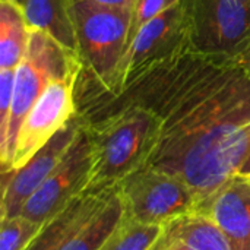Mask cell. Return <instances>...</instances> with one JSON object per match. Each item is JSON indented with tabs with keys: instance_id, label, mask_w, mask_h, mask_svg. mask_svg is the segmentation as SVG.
I'll list each match as a JSON object with an SVG mask.
<instances>
[{
	"instance_id": "cell-5",
	"label": "cell",
	"mask_w": 250,
	"mask_h": 250,
	"mask_svg": "<svg viewBox=\"0 0 250 250\" xmlns=\"http://www.w3.org/2000/svg\"><path fill=\"white\" fill-rule=\"evenodd\" d=\"M190 51L211 59H233L250 40V1L182 0Z\"/></svg>"
},
{
	"instance_id": "cell-21",
	"label": "cell",
	"mask_w": 250,
	"mask_h": 250,
	"mask_svg": "<svg viewBox=\"0 0 250 250\" xmlns=\"http://www.w3.org/2000/svg\"><path fill=\"white\" fill-rule=\"evenodd\" d=\"M230 62L250 76V40L233 59H230Z\"/></svg>"
},
{
	"instance_id": "cell-1",
	"label": "cell",
	"mask_w": 250,
	"mask_h": 250,
	"mask_svg": "<svg viewBox=\"0 0 250 250\" xmlns=\"http://www.w3.org/2000/svg\"><path fill=\"white\" fill-rule=\"evenodd\" d=\"M116 104H139L161 119L146 167L182 179L198 209L249 152L250 76L230 60L186 51L145 72L108 107Z\"/></svg>"
},
{
	"instance_id": "cell-6",
	"label": "cell",
	"mask_w": 250,
	"mask_h": 250,
	"mask_svg": "<svg viewBox=\"0 0 250 250\" xmlns=\"http://www.w3.org/2000/svg\"><path fill=\"white\" fill-rule=\"evenodd\" d=\"M125 217L142 224L164 226L198 209L193 190L179 177L152 167H144L117 188Z\"/></svg>"
},
{
	"instance_id": "cell-7",
	"label": "cell",
	"mask_w": 250,
	"mask_h": 250,
	"mask_svg": "<svg viewBox=\"0 0 250 250\" xmlns=\"http://www.w3.org/2000/svg\"><path fill=\"white\" fill-rule=\"evenodd\" d=\"M186 51H190L189 28L185 6L180 1L146 22L135 35L119 67V89L116 97L154 66Z\"/></svg>"
},
{
	"instance_id": "cell-4",
	"label": "cell",
	"mask_w": 250,
	"mask_h": 250,
	"mask_svg": "<svg viewBox=\"0 0 250 250\" xmlns=\"http://www.w3.org/2000/svg\"><path fill=\"white\" fill-rule=\"evenodd\" d=\"M79 57L69 53L53 37L40 31L31 29V38L26 54L15 73L13 101L9 120L7 141L4 151L0 154L3 171L10 168L15 144L28 111L41 97L44 89L54 79L63 78L69 73L82 70Z\"/></svg>"
},
{
	"instance_id": "cell-13",
	"label": "cell",
	"mask_w": 250,
	"mask_h": 250,
	"mask_svg": "<svg viewBox=\"0 0 250 250\" xmlns=\"http://www.w3.org/2000/svg\"><path fill=\"white\" fill-rule=\"evenodd\" d=\"M114 190V189H113ZM111 190L85 192L54 218L47 221L25 250H59L101 207Z\"/></svg>"
},
{
	"instance_id": "cell-10",
	"label": "cell",
	"mask_w": 250,
	"mask_h": 250,
	"mask_svg": "<svg viewBox=\"0 0 250 250\" xmlns=\"http://www.w3.org/2000/svg\"><path fill=\"white\" fill-rule=\"evenodd\" d=\"M83 120L78 114L60 132H57L38 152L22 167L3 171V195L0 218L21 215L29 198L44 185L54 171L64 152L76 138Z\"/></svg>"
},
{
	"instance_id": "cell-9",
	"label": "cell",
	"mask_w": 250,
	"mask_h": 250,
	"mask_svg": "<svg viewBox=\"0 0 250 250\" xmlns=\"http://www.w3.org/2000/svg\"><path fill=\"white\" fill-rule=\"evenodd\" d=\"M82 70L54 79L44 89L22 122L9 170L22 167L57 132L78 116L75 89Z\"/></svg>"
},
{
	"instance_id": "cell-2",
	"label": "cell",
	"mask_w": 250,
	"mask_h": 250,
	"mask_svg": "<svg viewBox=\"0 0 250 250\" xmlns=\"http://www.w3.org/2000/svg\"><path fill=\"white\" fill-rule=\"evenodd\" d=\"M83 123L92 151L86 192L94 193L113 190L130 174L146 167L161 133V119L139 104L107 107Z\"/></svg>"
},
{
	"instance_id": "cell-3",
	"label": "cell",
	"mask_w": 250,
	"mask_h": 250,
	"mask_svg": "<svg viewBox=\"0 0 250 250\" xmlns=\"http://www.w3.org/2000/svg\"><path fill=\"white\" fill-rule=\"evenodd\" d=\"M70 1L83 70L114 98L119 89V67L127 45L130 7L105 6L92 0Z\"/></svg>"
},
{
	"instance_id": "cell-23",
	"label": "cell",
	"mask_w": 250,
	"mask_h": 250,
	"mask_svg": "<svg viewBox=\"0 0 250 250\" xmlns=\"http://www.w3.org/2000/svg\"><path fill=\"white\" fill-rule=\"evenodd\" d=\"M237 174L250 179V149L249 152H248V155H246V158H245V161H243V164H242V167L239 168Z\"/></svg>"
},
{
	"instance_id": "cell-17",
	"label": "cell",
	"mask_w": 250,
	"mask_h": 250,
	"mask_svg": "<svg viewBox=\"0 0 250 250\" xmlns=\"http://www.w3.org/2000/svg\"><path fill=\"white\" fill-rule=\"evenodd\" d=\"M163 226L142 224L123 217L101 250H151Z\"/></svg>"
},
{
	"instance_id": "cell-11",
	"label": "cell",
	"mask_w": 250,
	"mask_h": 250,
	"mask_svg": "<svg viewBox=\"0 0 250 250\" xmlns=\"http://www.w3.org/2000/svg\"><path fill=\"white\" fill-rule=\"evenodd\" d=\"M196 211L217 224L231 250H250V179L236 174Z\"/></svg>"
},
{
	"instance_id": "cell-8",
	"label": "cell",
	"mask_w": 250,
	"mask_h": 250,
	"mask_svg": "<svg viewBox=\"0 0 250 250\" xmlns=\"http://www.w3.org/2000/svg\"><path fill=\"white\" fill-rule=\"evenodd\" d=\"M91 167V141L85 123H82L54 171L29 198L21 214L35 223L45 224L86 192Z\"/></svg>"
},
{
	"instance_id": "cell-22",
	"label": "cell",
	"mask_w": 250,
	"mask_h": 250,
	"mask_svg": "<svg viewBox=\"0 0 250 250\" xmlns=\"http://www.w3.org/2000/svg\"><path fill=\"white\" fill-rule=\"evenodd\" d=\"M92 1L105 6H117V7H132L133 4V0H92Z\"/></svg>"
},
{
	"instance_id": "cell-14",
	"label": "cell",
	"mask_w": 250,
	"mask_h": 250,
	"mask_svg": "<svg viewBox=\"0 0 250 250\" xmlns=\"http://www.w3.org/2000/svg\"><path fill=\"white\" fill-rule=\"evenodd\" d=\"M22 10L31 29L48 34L69 53L79 57L70 0H25Z\"/></svg>"
},
{
	"instance_id": "cell-16",
	"label": "cell",
	"mask_w": 250,
	"mask_h": 250,
	"mask_svg": "<svg viewBox=\"0 0 250 250\" xmlns=\"http://www.w3.org/2000/svg\"><path fill=\"white\" fill-rule=\"evenodd\" d=\"M31 38L21 6L0 0V70L16 69L23 60Z\"/></svg>"
},
{
	"instance_id": "cell-25",
	"label": "cell",
	"mask_w": 250,
	"mask_h": 250,
	"mask_svg": "<svg viewBox=\"0 0 250 250\" xmlns=\"http://www.w3.org/2000/svg\"><path fill=\"white\" fill-rule=\"evenodd\" d=\"M243 1H250V0H243Z\"/></svg>"
},
{
	"instance_id": "cell-15",
	"label": "cell",
	"mask_w": 250,
	"mask_h": 250,
	"mask_svg": "<svg viewBox=\"0 0 250 250\" xmlns=\"http://www.w3.org/2000/svg\"><path fill=\"white\" fill-rule=\"evenodd\" d=\"M125 217L123 202L117 189L111 190L92 217L59 250H101Z\"/></svg>"
},
{
	"instance_id": "cell-18",
	"label": "cell",
	"mask_w": 250,
	"mask_h": 250,
	"mask_svg": "<svg viewBox=\"0 0 250 250\" xmlns=\"http://www.w3.org/2000/svg\"><path fill=\"white\" fill-rule=\"evenodd\" d=\"M44 224L35 223L26 217L15 215L1 218L0 250H25Z\"/></svg>"
},
{
	"instance_id": "cell-20",
	"label": "cell",
	"mask_w": 250,
	"mask_h": 250,
	"mask_svg": "<svg viewBox=\"0 0 250 250\" xmlns=\"http://www.w3.org/2000/svg\"><path fill=\"white\" fill-rule=\"evenodd\" d=\"M15 73L16 69L0 70V154L4 151L9 130V120L13 101L15 88Z\"/></svg>"
},
{
	"instance_id": "cell-24",
	"label": "cell",
	"mask_w": 250,
	"mask_h": 250,
	"mask_svg": "<svg viewBox=\"0 0 250 250\" xmlns=\"http://www.w3.org/2000/svg\"><path fill=\"white\" fill-rule=\"evenodd\" d=\"M10 1L16 3V4H18V6H21V7H22V6H23V3H25V0H10Z\"/></svg>"
},
{
	"instance_id": "cell-12",
	"label": "cell",
	"mask_w": 250,
	"mask_h": 250,
	"mask_svg": "<svg viewBox=\"0 0 250 250\" xmlns=\"http://www.w3.org/2000/svg\"><path fill=\"white\" fill-rule=\"evenodd\" d=\"M151 250H231L223 231L204 212L192 211L163 226Z\"/></svg>"
},
{
	"instance_id": "cell-19",
	"label": "cell",
	"mask_w": 250,
	"mask_h": 250,
	"mask_svg": "<svg viewBox=\"0 0 250 250\" xmlns=\"http://www.w3.org/2000/svg\"><path fill=\"white\" fill-rule=\"evenodd\" d=\"M180 1L182 0H133V4L130 7V26H129V34H127L126 50L129 44L132 42V40L135 38V35L146 22L160 16L163 12L168 10L170 7L176 6Z\"/></svg>"
}]
</instances>
